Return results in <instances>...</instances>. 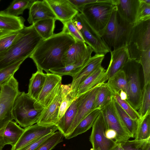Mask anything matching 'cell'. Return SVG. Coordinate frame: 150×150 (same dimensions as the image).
Here are the masks:
<instances>
[{
    "label": "cell",
    "instance_id": "36",
    "mask_svg": "<svg viewBox=\"0 0 150 150\" xmlns=\"http://www.w3.org/2000/svg\"><path fill=\"white\" fill-rule=\"evenodd\" d=\"M138 110L140 119L150 114V83L144 85L142 88L140 106Z\"/></svg>",
    "mask_w": 150,
    "mask_h": 150
},
{
    "label": "cell",
    "instance_id": "48",
    "mask_svg": "<svg viewBox=\"0 0 150 150\" xmlns=\"http://www.w3.org/2000/svg\"><path fill=\"white\" fill-rule=\"evenodd\" d=\"M119 96L120 98L123 100H126L127 98V94L125 92L121 91L119 93Z\"/></svg>",
    "mask_w": 150,
    "mask_h": 150
},
{
    "label": "cell",
    "instance_id": "42",
    "mask_svg": "<svg viewBox=\"0 0 150 150\" xmlns=\"http://www.w3.org/2000/svg\"><path fill=\"white\" fill-rule=\"evenodd\" d=\"M114 98L125 112L133 120H139L140 119L139 113L126 100H122L119 94L116 93Z\"/></svg>",
    "mask_w": 150,
    "mask_h": 150
},
{
    "label": "cell",
    "instance_id": "23",
    "mask_svg": "<svg viewBox=\"0 0 150 150\" xmlns=\"http://www.w3.org/2000/svg\"><path fill=\"white\" fill-rule=\"evenodd\" d=\"M25 20L22 16L16 17L8 14L3 11H0V30L1 33L18 31L25 26Z\"/></svg>",
    "mask_w": 150,
    "mask_h": 150
},
{
    "label": "cell",
    "instance_id": "14",
    "mask_svg": "<svg viewBox=\"0 0 150 150\" xmlns=\"http://www.w3.org/2000/svg\"><path fill=\"white\" fill-rule=\"evenodd\" d=\"M57 130V126L55 125H42L37 123L26 127L11 150H18L38 138L53 133Z\"/></svg>",
    "mask_w": 150,
    "mask_h": 150
},
{
    "label": "cell",
    "instance_id": "33",
    "mask_svg": "<svg viewBox=\"0 0 150 150\" xmlns=\"http://www.w3.org/2000/svg\"><path fill=\"white\" fill-rule=\"evenodd\" d=\"M23 28L18 31L0 33V53L7 50L22 35Z\"/></svg>",
    "mask_w": 150,
    "mask_h": 150
},
{
    "label": "cell",
    "instance_id": "30",
    "mask_svg": "<svg viewBox=\"0 0 150 150\" xmlns=\"http://www.w3.org/2000/svg\"><path fill=\"white\" fill-rule=\"evenodd\" d=\"M114 95L106 83L101 84L96 96L94 109L101 110L104 108L112 100Z\"/></svg>",
    "mask_w": 150,
    "mask_h": 150
},
{
    "label": "cell",
    "instance_id": "16",
    "mask_svg": "<svg viewBox=\"0 0 150 150\" xmlns=\"http://www.w3.org/2000/svg\"><path fill=\"white\" fill-rule=\"evenodd\" d=\"M93 50L85 42L75 41L64 54L62 61L66 66L82 61L88 60Z\"/></svg>",
    "mask_w": 150,
    "mask_h": 150
},
{
    "label": "cell",
    "instance_id": "51",
    "mask_svg": "<svg viewBox=\"0 0 150 150\" xmlns=\"http://www.w3.org/2000/svg\"><path fill=\"white\" fill-rule=\"evenodd\" d=\"M145 3L150 4V0H143Z\"/></svg>",
    "mask_w": 150,
    "mask_h": 150
},
{
    "label": "cell",
    "instance_id": "39",
    "mask_svg": "<svg viewBox=\"0 0 150 150\" xmlns=\"http://www.w3.org/2000/svg\"><path fill=\"white\" fill-rule=\"evenodd\" d=\"M143 71L144 85L150 83V48L143 51L139 61Z\"/></svg>",
    "mask_w": 150,
    "mask_h": 150
},
{
    "label": "cell",
    "instance_id": "13",
    "mask_svg": "<svg viewBox=\"0 0 150 150\" xmlns=\"http://www.w3.org/2000/svg\"><path fill=\"white\" fill-rule=\"evenodd\" d=\"M46 79L35 103L44 108L51 102L60 89L62 76L54 73H47Z\"/></svg>",
    "mask_w": 150,
    "mask_h": 150
},
{
    "label": "cell",
    "instance_id": "4",
    "mask_svg": "<svg viewBox=\"0 0 150 150\" xmlns=\"http://www.w3.org/2000/svg\"><path fill=\"white\" fill-rule=\"evenodd\" d=\"M115 7L113 0H99L86 5L81 13L99 33L106 25Z\"/></svg>",
    "mask_w": 150,
    "mask_h": 150
},
{
    "label": "cell",
    "instance_id": "8",
    "mask_svg": "<svg viewBox=\"0 0 150 150\" xmlns=\"http://www.w3.org/2000/svg\"><path fill=\"white\" fill-rule=\"evenodd\" d=\"M72 20L85 43L92 48L96 54L105 55L110 52L99 34L89 25L81 13H79Z\"/></svg>",
    "mask_w": 150,
    "mask_h": 150
},
{
    "label": "cell",
    "instance_id": "10",
    "mask_svg": "<svg viewBox=\"0 0 150 150\" xmlns=\"http://www.w3.org/2000/svg\"><path fill=\"white\" fill-rule=\"evenodd\" d=\"M101 84L97 86L76 97L77 112L65 137L70 134L79 122L94 109L95 100Z\"/></svg>",
    "mask_w": 150,
    "mask_h": 150
},
{
    "label": "cell",
    "instance_id": "41",
    "mask_svg": "<svg viewBox=\"0 0 150 150\" xmlns=\"http://www.w3.org/2000/svg\"><path fill=\"white\" fill-rule=\"evenodd\" d=\"M139 0V4L134 25L150 19V4L143 0Z\"/></svg>",
    "mask_w": 150,
    "mask_h": 150
},
{
    "label": "cell",
    "instance_id": "21",
    "mask_svg": "<svg viewBox=\"0 0 150 150\" xmlns=\"http://www.w3.org/2000/svg\"><path fill=\"white\" fill-rule=\"evenodd\" d=\"M119 25V16L115 6L106 25L99 33L110 51L113 47L115 39L118 31Z\"/></svg>",
    "mask_w": 150,
    "mask_h": 150
},
{
    "label": "cell",
    "instance_id": "26",
    "mask_svg": "<svg viewBox=\"0 0 150 150\" xmlns=\"http://www.w3.org/2000/svg\"><path fill=\"white\" fill-rule=\"evenodd\" d=\"M46 74L43 70L38 69L37 71L32 74L30 79L29 84L28 95L37 100L44 84Z\"/></svg>",
    "mask_w": 150,
    "mask_h": 150
},
{
    "label": "cell",
    "instance_id": "50",
    "mask_svg": "<svg viewBox=\"0 0 150 150\" xmlns=\"http://www.w3.org/2000/svg\"><path fill=\"white\" fill-rule=\"evenodd\" d=\"M5 145V144L0 140V150H3V149Z\"/></svg>",
    "mask_w": 150,
    "mask_h": 150
},
{
    "label": "cell",
    "instance_id": "5",
    "mask_svg": "<svg viewBox=\"0 0 150 150\" xmlns=\"http://www.w3.org/2000/svg\"><path fill=\"white\" fill-rule=\"evenodd\" d=\"M142 69L139 61L129 59L122 69L125 73L128 84L127 98L126 100L136 110L139 109L141 103Z\"/></svg>",
    "mask_w": 150,
    "mask_h": 150
},
{
    "label": "cell",
    "instance_id": "19",
    "mask_svg": "<svg viewBox=\"0 0 150 150\" xmlns=\"http://www.w3.org/2000/svg\"><path fill=\"white\" fill-rule=\"evenodd\" d=\"M57 18L45 0H35L29 9L28 21L33 24L40 20Z\"/></svg>",
    "mask_w": 150,
    "mask_h": 150
},
{
    "label": "cell",
    "instance_id": "25",
    "mask_svg": "<svg viewBox=\"0 0 150 150\" xmlns=\"http://www.w3.org/2000/svg\"><path fill=\"white\" fill-rule=\"evenodd\" d=\"M134 25L124 21L119 16V28L114 40L113 50L127 46Z\"/></svg>",
    "mask_w": 150,
    "mask_h": 150
},
{
    "label": "cell",
    "instance_id": "18",
    "mask_svg": "<svg viewBox=\"0 0 150 150\" xmlns=\"http://www.w3.org/2000/svg\"><path fill=\"white\" fill-rule=\"evenodd\" d=\"M117 12L122 20L134 25L139 4V0H113Z\"/></svg>",
    "mask_w": 150,
    "mask_h": 150
},
{
    "label": "cell",
    "instance_id": "49",
    "mask_svg": "<svg viewBox=\"0 0 150 150\" xmlns=\"http://www.w3.org/2000/svg\"><path fill=\"white\" fill-rule=\"evenodd\" d=\"M113 150H125L122 147L121 143H117Z\"/></svg>",
    "mask_w": 150,
    "mask_h": 150
},
{
    "label": "cell",
    "instance_id": "1",
    "mask_svg": "<svg viewBox=\"0 0 150 150\" xmlns=\"http://www.w3.org/2000/svg\"><path fill=\"white\" fill-rule=\"evenodd\" d=\"M75 42L70 35L63 31L43 40L30 56L37 69L49 73L51 70L63 68L62 58Z\"/></svg>",
    "mask_w": 150,
    "mask_h": 150
},
{
    "label": "cell",
    "instance_id": "38",
    "mask_svg": "<svg viewBox=\"0 0 150 150\" xmlns=\"http://www.w3.org/2000/svg\"><path fill=\"white\" fill-rule=\"evenodd\" d=\"M121 144L125 150H150V138L144 140H128Z\"/></svg>",
    "mask_w": 150,
    "mask_h": 150
},
{
    "label": "cell",
    "instance_id": "3",
    "mask_svg": "<svg viewBox=\"0 0 150 150\" xmlns=\"http://www.w3.org/2000/svg\"><path fill=\"white\" fill-rule=\"evenodd\" d=\"M36 101L28 93L18 92L13 103L12 115L20 126L25 128L37 123L44 108L37 105Z\"/></svg>",
    "mask_w": 150,
    "mask_h": 150
},
{
    "label": "cell",
    "instance_id": "28",
    "mask_svg": "<svg viewBox=\"0 0 150 150\" xmlns=\"http://www.w3.org/2000/svg\"><path fill=\"white\" fill-rule=\"evenodd\" d=\"M77 112L76 98L67 110L62 117L59 120L57 126L58 130L64 137L74 120Z\"/></svg>",
    "mask_w": 150,
    "mask_h": 150
},
{
    "label": "cell",
    "instance_id": "47",
    "mask_svg": "<svg viewBox=\"0 0 150 150\" xmlns=\"http://www.w3.org/2000/svg\"><path fill=\"white\" fill-rule=\"evenodd\" d=\"M105 137L108 139L115 141L117 137V134L114 130L111 129H106L105 131Z\"/></svg>",
    "mask_w": 150,
    "mask_h": 150
},
{
    "label": "cell",
    "instance_id": "22",
    "mask_svg": "<svg viewBox=\"0 0 150 150\" xmlns=\"http://www.w3.org/2000/svg\"><path fill=\"white\" fill-rule=\"evenodd\" d=\"M106 71V70L102 66L95 70L79 85L76 93V98L79 96L108 80Z\"/></svg>",
    "mask_w": 150,
    "mask_h": 150
},
{
    "label": "cell",
    "instance_id": "53",
    "mask_svg": "<svg viewBox=\"0 0 150 150\" xmlns=\"http://www.w3.org/2000/svg\"><path fill=\"white\" fill-rule=\"evenodd\" d=\"M1 32H2V31L1 30H0V33H1Z\"/></svg>",
    "mask_w": 150,
    "mask_h": 150
},
{
    "label": "cell",
    "instance_id": "31",
    "mask_svg": "<svg viewBox=\"0 0 150 150\" xmlns=\"http://www.w3.org/2000/svg\"><path fill=\"white\" fill-rule=\"evenodd\" d=\"M56 20L52 18L45 19L38 21L33 25L39 35L43 40H45L54 34Z\"/></svg>",
    "mask_w": 150,
    "mask_h": 150
},
{
    "label": "cell",
    "instance_id": "40",
    "mask_svg": "<svg viewBox=\"0 0 150 150\" xmlns=\"http://www.w3.org/2000/svg\"><path fill=\"white\" fill-rule=\"evenodd\" d=\"M23 59L5 68L0 70V86L8 81L19 69L24 61Z\"/></svg>",
    "mask_w": 150,
    "mask_h": 150
},
{
    "label": "cell",
    "instance_id": "45",
    "mask_svg": "<svg viewBox=\"0 0 150 150\" xmlns=\"http://www.w3.org/2000/svg\"><path fill=\"white\" fill-rule=\"evenodd\" d=\"M52 133L40 137L18 150H35Z\"/></svg>",
    "mask_w": 150,
    "mask_h": 150
},
{
    "label": "cell",
    "instance_id": "17",
    "mask_svg": "<svg viewBox=\"0 0 150 150\" xmlns=\"http://www.w3.org/2000/svg\"><path fill=\"white\" fill-rule=\"evenodd\" d=\"M56 16L63 24L72 20L79 12L69 0H45Z\"/></svg>",
    "mask_w": 150,
    "mask_h": 150
},
{
    "label": "cell",
    "instance_id": "7",
    "mask_svg": "<svg viewBox=\"0 0 150 150\" xmlns=\"http://www.w3.org/2000/svg\"><path fill=\"white\" fill-rule=\"evenodd\" d=\"M19 92L18 83L14 76L2 85L0 95V135L9 122L13 119V105Z\"/></svg>",
    "mask_w": 150,
    "mask_h": 150
},
{
    "label": "cell",
    "instance_id": "9",
    "mask_svg": "<svg viewBox=\"0 0 150 150\" xmlns=\"http://www.w3.org/2000/svg\"><path fill=\"white\" fill-rule=\"evenodd\" d=\"M101 111L104 119L106 129H113L116 133L115 141L117 143L121 144L129 140L130 138H133L118 114L114 104V98Z\"/></svg>",
    "mask_w": 150,
    "mask_h": 150
},
{
    "label": "cell",
    "instance_id": "46",
    "mask_svg": "<svg viewBox=\"0 0 150 150\" xmlns=\"http://www.w3.org/2000/svg\"><path fill=\"white\" fill-rule=\"evenodd\" d=\"M74 7L81 13L84 7L86 5L98 2L99 0H69Z\"/></svg>",
    "mask_w": 150,
    "mask_h": 150
},
{
    "label": "cell",
    "instance_id": "20",
    "mask_svg": "<svg viewBox=\"0 0 150 150\" xmlns=\"http://www.w3.org/2000/svg\"><path fill=\"white\" fill-rule=\"evenodd\" d=\"M110 52L111 59L106 71L108 79L122 70L129 59L127 46L113 50Z\"/></svg>",
    "mask_w": 150,
    "mask_h": 150
},
{
    "label": "cell",
    "instance_id": "35",
    "mask_svg": "<svg viewBox=\"0 0 150 150\" xmlns=\"http://www.w3.org/2000/svg\"><path fill=\"white\" fill-rule=\"evenodd\" d=\"M150 138V114H147L140 119L135 139L144 140Z\"/></svg>",
    "mask_w": 150,
    "mask_h": 150
},
{
    "label": "cell",
    "instance_id": "24",
    "mask_svg": "<svg viewBox=\"0 0 150 150\" xmlns=\"http://www.w3.org/2000/svg\"><path fill=\"white\" fill-rule=\"evenodd\" d=\"M24 130L16 122L10 121L2 133L0 140L5 144L13 146L17 143Z\"/></svg>",
    "mask_w": 150,
    "mask_h": 150
},
{
    "label": "cell",
    "instance_id": "15",
    "mask_svg": "<svg viewBox=\"0 0 150 150\" xmlns=\"http://www.w3.org/2000/svg\"><path fill=\"white\" fill-rule=\"evenodd\" d=\"M105 55L96 54L91 57L80 71L72 77V81L70 83L69 94L74 99L76 98V93L79 85L95 70L101 66Z\"/></svg>",
    "mask_w": 150,
    "mask_h": 150
},
{
    "label": "cell",
    "instance_id": "52",
    "mask_svg": "<svg viewBox=\"0 0 150 150\" xmlns=\"http://www.w3.org/2000/svg\"><path fill=\"white\" fill-rule=\"evenodd\" d=\"M2 85L0 86V95L1 93Z\"/></svg>",
    "mask_w": 150,
    "mask_h": 150
},
{
    "label": "cell",
    "instance_id": "37",
    "mask_svg": "<svg viewBox=\"0 0 150 150\" xmlns=\"http://www.w3.org/2000/svg\"><path fill=\"white\" fill-rule=\"evenodd\" d=\"M64 136L60 131L52 133L35 150H52L58 144L62 142Z\"/></svg>",
    "mask_w": 150,
    "mask_h": 150
},
{
    "label": "cell",
    "instance_id": "44",
    "mask_svg": "<svg viewBox=\"0 0 150 150\" xmlns=\"http://www.w3.org/2000/svg\"><path fill=\"white\" fill-rule=\"evenodd\" d=\"M69 93L64 96L61 102L58 113L59 120L64 115L73 101L75 100L70 95Z\"/></svg>",
    "mask_w": 150,
    "mask_h": 150
},
{
    "label": "cell",
    "instance_id": "32",
    "mask_svg": "<svg viewBox=\"0 0 150 150\" xmlns=\"http://www.w3.org/2000/svg\"><path fill=\"white\" fill-rule=\"evenodd\" d=\"M114 102L117 111L122 122L133 138H134L140 119H132L121 107L114 97Z\"/></svg>",
    "mask_w": 150,
    "mask_h": 150
},
{
    "label": "cell",
    "instance_id": "6",
    "mask_svg": "<svg viewBox=\"0 0 150 150\" xmlns=\"http://www.w3.org/2000/svg\"><path fill=\"white\" fill-rule=\"evenodd\" d=\"M127 47L129 59L139 61L142 52L150 48V19L134 25Z\"/></svg>",
    "mask_w": 150,
    "mask_h": 150
},
{
    "label": "cell",
    "instance_id": "11",
    "mask_svg": "<svg viewBox=\"0 0 150 150\" xmlns=\"http://www.w3.org/2000/svg\"><path fill=\"white\" fill-rule=\"evenodd\" d=\"M70 84H62L59 91L49 104L43 109L37 124L42 125L57 126L59 110L64 96L69 93Z\"/></svg>",
    "mask_w": 150,
    "mask_h": 150
},
{
    "label": "cell",
    "instance_id": "29",
    "mask_svg": "<svg viewBox=\"0 0 150 150\" xmlns=\"http://www.w3.org/2000/svg\"><path fill=\"white\" fill-rule=\"evenodd\" d=\"M106 83L114 94L118 93L121 91L128 93V84L125 73L121 70L108 80Z\"/></svg>",
    "mask_w": 150,
    "mask_h": 150
},
{
    "label": "cell",
    "instance_id": "2",
    "mask_svg": "<svg viewBox=\"0 0 150 150\" xmlns=\"http://www.w3.org/2000/svg\"><path fill=\"white\" fill-rule=\"evenodd\" d=\"M43 40L33 25L25 26L21 36L8 49L0 53V70L30 57Z\"/></svg>",
    "mask_w": 150,
    "mask_h": 150
},
{
    "label": "cell",
    "instance_id": "43",
    "mask_svg": "<svg viewBox=\"0 0 150 150\" xmlns=\"http://www.w3.org/2000/svg\"><path fill=\"white\" fill-rule=\"evenodd\" d=\"M62 31L71 36L75 41L85 42L80 32L77 29L71 20L63 24Z\"/></svg>",
    "mask_w": 150,
    "mask_h": 150
},
{
    "label": "cell",
    "instance_id": "12",
    "mask_svg": "<svg viewBox=\"0 0 150 150\" xmlns=\"http://www.w3.org/2000/svg\"><path fill=\"white\" fill-rule=\"evenodd\" d=\"M92 127L89 140L92 146V150H113L117 143L115 140L105 137L106 125L101 112Z\"/></svg>",
    "mask_w": 150,
    "mask_h": 150
},
{
    "label": "cell",
    "instance_id": "34",
    "mask_svg": "<svg viewBox=\"0 0 150 150\" xmlns=\"http://www.w3.org/2000/svg\"><path fill=\"white\" fill-rule=\"evenodd\" d=\"M35 1L34 0H14L4 11L6 13L16 17L22 14L26 9H29Z\"/></svg>",
    "mask_w": 150,
    "mask_h": 150
},
{
    "label": "cell",
    "instance_id": "27",
    "mask_svg": "<svg viewBox=\"0 0 150 150\" xmlns=\"http://www.w3.org/2000/svg\"><path fill=\"white\" fill-rule=\"evenodd\" d=\"M101 112V110L100 109H94L83 119L75 128L71 133L65 137V138L70 139L86 132L92 127L95 120Z\"/></svg>",
    "mask_w": 150,
    "mask_h": 150
}]
</instances>
